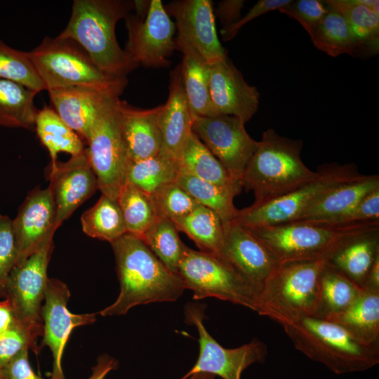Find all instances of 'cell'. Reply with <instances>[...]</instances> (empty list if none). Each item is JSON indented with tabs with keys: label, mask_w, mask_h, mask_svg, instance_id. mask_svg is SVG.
<instances>
[{
	"label": "cell",
	"mask_w": 379,
	"mask_h": 379,
	"mask_svg": "<svg viewBox=\"0 0 379 379\" xmlns=\"http://www.w3.org/2000/svg\"><path fill=\"white\" fill-rule=\"evenodd\" d=\"M120 292L101 316L123 315L139 305L173 302L183 293L180 278L170 272L142 239L126 233L111 244Z\"/></svg>",
	"instance_id": "1"
},
{
	"label": "cell",
	"mask_w": 379,
	"mask_h": 379,
	"mask_svg": "<svg viewBox=\"0 0 379 379\" xmlns=\"http://www.w3.org/2000/svg\"><path fill=\"white\" fill-rule=\"evenodd\" d=\"M134 8V1L122 0H74L65 29L58 35L78 43L103 72L120 77L138 65L117 41V22Z\"/></svg>",
	"instance_id": "2"
},
{
	"label": "cell",
	"mask_w": 379,
	"mask_h": 379,
	"mask_svg": "<svg viewBox=\"0 0 379 379\" xmlns=\"http://www.w3.org/2000/svg\"><path fill=\"white\" fill-rule=\"evenodd\" d=\"M247 229L282 263L329 259L350 241L379 231V220L345 224L294 221Z\"/></svg>",
	"instance_id": "3"
},
{
	"label": "cell",
	"mask_w": 379,
	"mask_h": 379,
	"mask_svg": "<svg viewBox=\"0 0 379 379\" xmlns=\"http://www.w3.org/2000/svg\"><path fill=\"white\" fill-rule=\"evenodd\" d=\"M302 146L301 140L281 136L274 129L262 133L241 178L242 187L253 192L252 206L283 197L316 175L301 159Z\"/></svg>",
	"instance_id": "4"
},
{
	"label": "cell",
	"mask_w": 379,
	"mask_h": 379,
	"mask_svg": "<svg viewBox=\"0 0 379 379\" xmlns=\"http://www.w3.org/2000/svg\"><path fill=\"white\" fill-rule=\"evenodd\" d=\"M283 328L296 350L337 375L364 371L379 363V345L361 343L333 321L307 316Z\"/></svg>",
	"instance_id": "5"
},
{
	"label": "cell",
	"mask_w": 379,
	"mask_h": 379,
	"mask_svg": "<svg viewBox=\"0 0 379 379\" xmlns=\"http://www.w3.org/2000/svg\"><path fill=\"white\" fill-rule=\"evenodd\" d=\"M29 55L46 91L79 86L119 98L128 84L127 77L101 70L86 51L70 39L46 36Z\"/></svg>",
	"instance_id": "6"
},
{
	"label": "cell",
	"mask_w": 379,
	"mask_h": 379,
	"mask_svg": "<svg viewBox=\"0 0 379 379\" xmlns=\"http://www.w3.org/2000/svg\"><path fill=\"white\" fill-rule=\"evenodd\" d=\"M328 260L279 263L258 295L257 312L282 326L314 316L320 276Z\"/></svg>",
	"instance_id": "7"
},
{
	"label": "cell",
	"mask_w": 379,
	"mask_h": 379,
	"mask_svg": "<svg viewBox=\"0 0 379 379\" xmlns=\"http://www.w3.org/2000/svg\"><path fill=\"white\" fill-rule=\"evenodd\" d=\"M363 176L354 163L324 164L317 168L311 180L298 189L268 203L238 210L234 220L246 228L295 221L333 190Z\"/></svg>",
	"instance_id": "8"
},
{
	"label": "cell",
	"mask_w": 379,
	"mask_h": 379,
	"mask_svg": "<svg viewBox=\"0 0 379 379\" xmlns=\"http://www.w3.org/2000/svg\"><path fill=\"white\" fill-rule=\"evenodd\" d=\"M178 276L195 300L215 298L257 312L258 295L249 283L221 255L186 248Z\"/></svg>",
	"instance_id": "9"
},
{
	"label": "cell",
	"mask_w": 379,
	"mask_h": 379,
	"mask_svg": "<svg viewBox=\"0 0 379 379\" xmlns=\"http://www.w3.org/2000/svg\"><path fill=\"white\" fill-rule=\"evenodd\" d=\"M135 13L125 18L128 40L125 51L138 66L161 67L176 49L175 23L161 0L133 1Z\"/></svg>",
	"instance_id": "10"
},
{
	"label": "cell",
	"mask_w": 379,
	"mask_h": 379,
	"mask_svg": "<svg viewBox=\"0 0 379 379\" xmlns=\"http://www.w3.org/2000/svg\"><path fill=\"white\" fill-rule=\"evenodd\" d=\"M53 239L16 265L5 285L4 297L11 307L14 319L36 339L43 335L41 303L48 278L47 268L53 248Z\"/></svg>",
	"instance_id": "11"
},
{
	"label": "cell",
	"mask_w": 379,
	"mask_h": 379,
	"mask_svg": "<svg viewBox=\"0 0 379 379\" xmlns=\"http://www.w3.org/2000/svg\"><path fill=\"white\" fill-rule=\"evenodd\" d=\"M117 99L113 100L98 118L85 148L98 190L102 194L116 200L126 183L130 163L120 127Z\"/></svg>",
	"instance_id": "12"
},
{
	"label": "cell",
	"mask_w": 379,
	"mask_h": 379,
	"mask_svg": "<svg viewBox=\"0 0 379 379\" xmlns=\"http://www.w3.org/2000/svg\"><path fill=\"white\" fill-rule=\"evenodd\" d=\"M192 131L232 178L241 184L245 168L258 144L247 133L245 123L230 115L195 116Z\"/></svg>",
	"instance_id": "13"
},
{
	"label": "cell",
	"mask_w": 379,
	"mask_h": 379,
	"mask_svg": "<svg viewBox=\"0 0 379 379\" xmlns=\"http://www.w3.org/2000/svg\"><path fill=\"white\" fill-rule=\"evenodd\" d=\"M186 319L196 326L199 333V354L194 366L185 375L206 373L222 379H241L243 371L249 366L262 362L267 353L265 344L253 340L237 348L221 346L207 331L203 323V311L190 305L185 311Z\"/></svg>",
	"instance_id": "14"
},
{
	"label": "cell",
	"mask_w": 379,
	"mask_h": 379,
	"mask_svg": "<svg viewBox=\"0 0 379 379\" xmlns=\"http://www.w3.org/2000/svg\"><path fill=\"white\" fill-rule=\"evenodd\" d=\"M70 291L60 280L48 278L44 304L41 307L43 340L40 346L49 347L53 356L51 379H65L62 368L65 347L72 330L78 326L91 324L96 314H73L67 309Z\"/></svg>",
	"instance_id": "15"
},
{
	"label": "cell",
	"mask_w": 379,
	"mask_h": 379,
	"mask_svg": "<svg viewBox=\"0 0 379 379\" xmlns=\"http://www.w3.org/2000/svg\"><path fill=\"white\" fill-rule=\"evenodd\" d=\"M223 226L220 255L249 283L258 295L279 263L247 228L234 220L223 223Z\"/></svg>",
	"instance_id": "16"
},
{
	"label": "cell",
	"mask_w": 379,
	"mask_h": 379,
	"mask_svg": "<svg viewBox=\"0 0 379 379\" xmlns=\"http://www.w3.org/2000/svg\"><path fill=\"white\" fill-rule=\"evenodd\" d=\"M209 95L212 115L234 116L245 124L256 113L260 103L256 87L245 81L227 56L211 65Z\"/></svg>",
	"instance_id": "17"
},
{
	"label": "cell",
	"mask_w": 379,
	"mask_h": 379,
	"mask_svg": "<svg viewBox=\"0 0 379 379\" xmlns=\"http://www.w3.org/2000/svg\"><path fill=\"white\" fill-rule=\"evenodd\" d=\"M49 187L56 208L58 229L73 212L98 189L96 176L85 150L65 162L51 163Z\"/></svg>",
	"instance_id": "18"
},
{
	"label": "cell",
	"mask_w": 379,
	"mask_h": 379,
	"mask_svg": "<svg viewBox=\"0 0 379 379\" xmlns=\"http://www.w3.org/2000/svg\"><path fill=\"white\" fill-rule=\"evenodd\" d=\"M164 8L175 20L177 36L192 46L210 65L227 56L218 38L211 1H174Z\"/></svg>",
	"instance_id": "19"
},
{
	"label": "cell",
	"mask_w": 379,
	"mask_h": 379,
	"mask_svg": "<svg viewBox=\"0 0 379 379\" xmlns=\"http://www.w3.org/2000/svg\"><path fill=\"white\" fill-rule=\"evenodd\" d=\"M55 220V204L49 187L28 194L13 220L19 253L17 265L53 238Z\"/></svg>",
	"instance_id": "20"
},
{
	"label": "cell",
	"mask_w": 379,
	"mask_h": 379,
	"mask_svg": "<svg viewBox=\"0 0 379 379\" xmlns=\"http://www.w3.org/2000/svg\"><path fill=\"white\" fill-rule=\"evenodd\" d=\"M116 105L129 161H137L157 155L161 147L159 116L162 105L140 109L118 98Z\"/></svg>",
	"instance_id": "21"
},
{
	"label": "cell",
	"mask_w": 379,
	"mask_h": 379,
	"mask_svg": "<svg viewBox=\"0 0 379 379\" xmlns=\"http://www.w3.org/2000/svg\"><path fill=\"white\" fill-rule=\"evenodd\" d=\"M48 92L55 111L86 142L102 112L116 99L79 86L54 88Z\"/></svg>",
	"instance_id": "22"
},
{
	"label": "cell",
	"mask_w": 379,
	"mask_h": 379,
	"mask_svg": "<svg viewBox=\"0 0 379 379\" xmlns=\"http://www.w3.org/2000/svg\"><path fill=\"white\" fill-rule=\"evenodd\" d=\"M193 117L185 92L180 64L170 74L169 94L159 116L160 154L178 161L192 132Z\"/></svg>",
	"instance_id": "23"
},
{
	"label": "cell",
	"mask_w": 379,
	"mask_h": 379,
	"mask_svg": "<svg viewBox=\"0 0 379 379\" xmlns=\"http://www.w3.org/2000/svg\"><path fill=\"white\" fill-rule=\"evenodd\" d=\"M175 45L182 54L180 64L182 83L192 117L211 116V65L192 46L178 36Z\"/></svg>",
	"instance_id": "24"
},
{
	"label": "cell",
	"mask_w": 379,
	"mask_h": 379,
	"mask_svg": "<svg viewBox=\"0 0 379 379\" xmlns=\"http://www.w3.org/2000/svg\"><path fill=\"white\" fill-rule=\"evenodd\" d=\"M378 188V174L364 175L362 178L341 185L329 192L295 221L333 223L367 194Z\"/></svg>",
	"instance_id": "25"
},
{
	"label": "cell",
	"mask_w": 379,
	"mask_h": 379,
	"mask_svg": "<svg viewBox=\"0 0 379 379\" xmlns=\"http://www.w3.org/2000/svg\"><path fill=\"white\" fill-rule=\"evenodd\" d=\"M180 170L219 186L233 194L242 190L218 159L192 132L188 136L178 158Z\"/></svg>",
	"instance_id": "26"
},
{
	"label": "cell",
	"mask_w": 379,
	"mask_h": 379,
	"mask_svg": "<svg viewBox=\"0 0 379 379\" xmlns=\"http://www.w3.org/2000/svg\"><path fill=\"white\" fill-rule=\"evenodd\" d=\"M324 2L345 17L358 52L371 53L378 49L379 1L328 0Z\"/></svg>",
	"instance_id": "27"
},
{
	"label": "cell",
	"mask_w": 379,
	"mask_h": 379,
	"mask_svg": "<svg viewBox=\"0 0 379 379\" xmlns=\"http://www.w3.org/2000/svg\"><path fill=\"white\" fill-rule=\"evenodd\" d=\"M329 320L340 324L364 345H379V291L363 289L350 306Z\"/></svg>",
	"instance_id": "28"
},
{
	"label": "cell",
	"mask_w": 379,
	"mask_h": 379,
	"mask_svg": "<svg viewBox=\"0 0 379 379\" xmlns=\"http://www.w3.org/2000/svg\"><path fill=\"white\" fill-rule=\"evenodd\" d=\"M362 290L328 260L320 276L314 316L327 319L332 318L350 306Z\"/></svg>",
	"instance_id": "29"
},
{
	"label": "cell",
	"mask_w": 379,
	"mask_h": 379,
	"mask_svg": "<svg viewBox=\"0 0 379 379\" xmlns=\"http://www.w3.org/2000/svg\"><path fill=\"white\" fill-rule=\"evenodd\" d=\"M379 254V231L359 237L338 250L328 262L362 288Z\"/></svg>",
	"instance_id": "30"
},
{
	"label": "cell",
	"mask_w": 379,
	"mask_h": 379,
	"mask_svg": "<svg viewBox=\"0 0 379 379\" xmlns=\"http://www.w3.org/2000/svg\"><path fill=\"white\" fill-rule=\"evenodd\" d=\"M34 128L40 141L49 152L51 163L57 161L60 152L75 156L85 150L82 138L51 107L44 106L37 111Z\"/></svg>",
	"instance_id": "31"
},
{
	"label": "cell",
	"mask_w": 379,
	"mask_h": 379,
	"mask_svg": "<svg viewBox=\"0 0 379 379\" xmlns=\"http://www.w3.org/2000/svg\"><path fill=\"white\" fill-rule=\"evenodd\" d=\"M36 92L0 78V127L34 128Z\"/></svg>",
	"instance_id": "32"
},
{
	"label": "cell",
	"mask_w": 379,
	"mask_h": 379,
	"mask_svg": "<svg viewBox=\"0 0 379 379\" xmlns=\"http://www.w3.org/2000/svg\"><path fill=\"white\" fill-rule=\"evenodd\" d=\"M178 232H184L200 251L220 255L224 237L223 222L212 210L199 205L188 215L173 221Z\"/></svg>",
	"instance_id": "33"
},
{
	"label": "cell",
	"mask_w": 379,
	"mask_h": 379,
	"mask_svg": "<svg viewBox=\"0 0 379 379\" xmlns=\"http://www.w3.org/2000/svg\"><path fill=\"white\" fill-rule=\"evenodd\" d=\"M117 201L126 232L142 238L161 216L151 194L126 182L120 189Z\"/></svg>",
	"instance_id": "34"
},
{
	"label": "cell",
	"mask_w": 379,
	"mask_h": 379,
	"mask_svg": "<svg viewBox=\"0 0 379 379\" xmlns=\"http://www.w3.org/2000/svg\"><path fill=\"white\" fill-rule=\"evenodd\" d=\"M81 224L83 232L88 237L110 244L126 233L117 200L104 194L81 215Z\"/></svg>",
	"instance_id": "35"
},
{
	"label": "cell",
	"mask_w": 379,
	"mask_h": 379,
	"mask_svg": "<svg viewBox=\"0 0 379 379\" xmlns=\"http://www.w3.org/2000/svg\"><path fill=\"white\" fill-rule=\"evenodd\" d=\"M326 5L327 13L311 37L314 46L332 57L359 53L343 15L335 8Z\"/></svg>",
	"instance_id": "36"
},
{
	"label": "cell",
	"mask_w": 379,
	"mask_h": 379,
	"mask_svg": "<svg viewBox=\"0 0 379 379\" xmlns=\"http://www.w3.org/2000/svg\"><path fill=\"white\" fill-rule=\"evenodd\" d=\"M178 160L159 153L137 161H130L126 182L152 194L160 187L175 182L180 173Z\"/></svg>",
	"instance_id": "37"
},
{
	"label": "cell",
	"mask_w": 379,
	"mask_h": 379,
	"mask_svg": "<svg viewBox=\"0 0 379 379\" xmlns=\"http://www.w3.org/2000/svg\"><path fill=\"white\" fill-rule=\"evenodd\" d=\"M176 182L200 205L217 213L223 223L235 218L239 209L232 192L182 170Z\"/></svg>",
	"instance_id": "38"
},
{
	"label": "cell",
	"mask_w": 379,
	"mask_h": 379,
	"mask_svg": "<svg viewBox=\"0 0 379 379\" xmlns=\"http://www.w3.org/2000/svg\"><path fill=\"white\" fill-rule=\"evenodd\" d=\"M149 248L172 273L178 270L186 248L173 221L160 216L141 238Z\"/></svg>",
	"instance_id": "39"
},
{
	"label": "cell",
	"mask_w": 379,
	"mask_h": 379,
	"mask_svg": "<svg viewBox=\"0 0 379 379\" xmlns=\"http://www.w3.org/2000/svg\"><path fill=\"white\" fill-rule=\"evenodd\" d=\"M0 78L20 84L37 93L45 90L29 52L15 49L1 39Z\"/></svg>",
	"instance_id": "40"
},
{
	"label": "cell",
	"mask_w": 379,
	"mask_h": 379,
	"mask_svg": "<svg viewBox=\"0 0 379 379\" xmlns=\"http://www.w3.org/2000/svg\"><path fill=\"white\" fill-rule=\"evenodd\" d=\"M151 196L159 215L172 221L188 215L200 205L176 181L160 187Z\"/></svg>",
	"instance_id": "41"
},
{
	"label": "cell",
	"mask_w": 379,
	"mask_h": 379,
	"mask_svg": "<svg viewBox=\"0 0 379 379\" xmlns=\"http://www.w3.org/2000/svg\"><path fill=\"white\" fill-rule=\"evenodd\" d=\"M39 347L37 339L14 319L9 328L0 334V369L20 351L27 349L38 354Z\"/></svg>",
	"instance_id": "42"
},
{
	"label": "cell",
	"mask_w": 379,
	"mask_h": 379,
	"mask_svg": "<svg viewBox=\"0 0 379 379\" xmlns=\"http://www.w3.org/2000/svg\"><path fill=\"white\" fill-rule=\"evenodd\" d=\"M328 11L324 1H290L279 9L281 13L295 19L307 31L310 38L324 19Z\"/></svg>",
	"instance_id": "43"
},
{
	"label": "cell",
	"mask_w": 379,
	"mask_h": 379,
	"mask_svg": "<svg viewBox=\"0 0 379 379\" xmlns=\"http://www.w3.org/2000/svg\"><path fill=\"white\" fill-rule=\"evenodd\" d=\"M18 257L13 220L8 216L0 214V296H4L7 278L17 265Z\"/></svg>",
	"instance_id": "44"
},
{
	"label": "cell",
	"mask_w": 379,
	"mask_h": 379,
	"mask_svg": "<svg viewBox=\"0 0 379 379\" xmlns=\"http://www.w3.org/2000/svg\"><path fill=\"white\" fill-rule=\"evenodd\" d=\"M379 220V188L364 197L352 208L333 224L354 223Z\"/></svg>",
	"instance_id": "45"
},
{
	"label": "cell",
	"mask_w": 379,
	"mask_h": 379,
	"mask_svg": "<svg viewBox=\"0 0 379 379\" xmlns=\"http://www.w3.org/2000/svg\"><path fill=\"white\" fill-rule=\"evenodd\" d=\"M291 0H260L242 18L232 25L226 31L221 33L224 41H229L233 39L239 30L247 22L274 10H279L286 5Z\"/></svg>",
	"instance_id": "46"
},
{
	"label": "cell",
	"mask_w": 379,
	"mask_h": 379,
	"mask_svg": "<svg viewBox=\"0 0 379 379\" xmlns=\"http://www.w3.org/2000/svg\"><path fill=\"white\" fill-rule=\"evenodd\" d=\"M28 350L15 355L0 369L4 379H44L36 374L28 361Z\"/></svg>",
	"instance_id": "47"
},
{
	"label": "cell",
	"mask_w": 379,
	"mask_h": 379,
	"mask_svg": "<svg viewBox=\"0 0 379 379\" xmlns=\"http://www.w3.org/2000/svg\"><path fill=\"white\" fill-rule=\"evenodd\" d=\"M244 4L242 0H224L218 4L216 14L222 25L221 33L240 19Z\"/></svg>",
	"instance_id": "48"
},
{
	"label": "cell",
	"mask_w": 379,
	"mask_h": 379,
	"mask_svg": "<svg viewBox=\"0 0 379 379\" xmlns=\"http://www.w3.org/2000/svg\"><path fill=\"white\" fill-rule=\"evenodd\" d=\"M118 361L108 354H102L97 359L92 368V373L88 379H104L112 370L117 369Z\"/></svg>",
	"instance_id": "49"
},
{
	"label": "cell",
	"mask_w": 379,
	"mask_h": 379,
	"mask_svg": "<svg viewBox=\"0 0 379 379\" xmlns=\"http://www.w3.org/2000/svg\"><path fill=\"white\" fill-rule=\"evenodd\" d=\"M362 288L368 291H379V254L372 265Z\"/></svg>",
	"instance_id": "50"
},
{
	"label": "cell",
	"mask_w": 379,
	"mask_h": 379,
	"mask_svg": "<svg viewBox=\"0 0 379 379\" xmlns=\"http://www.w3.org/2000/svg\"><path fill=\"white\" fill-rule=\"evenodd\" d=\"M14 321L11 307L7 300L0 302V334L6 331Z\"/></svg>",
	"instance_id": "51"
},
{
	"label": "cell",
	"mask_w": 379,
	"mask_h": 379,
	"mask_svg": "<svg viewBox=\"0 0 379 379\" xmlns=\"http://www.w3.org/2000/svg\"><path fill=\"white\" fill-rule=\"evenodd\" d=\"M215 376L212 374L206 373H198L192 374L187 378L182 377L181 379H215Z\"/></svg>",
	"instance_id": "52"
},
{
	"label": "cell",
	"mask_w": 379,
	"mask_h": 379,
	"mask_svg": "<svg viewBox=\"0 0 379 379\" xmlns=\"http://www.w3.org/2000/svg\"><path fill=\"white\" fill-rule=\"evenodd\" d=\"M0 379H4V378L3 377V375L1 373V371H0Z\"/></svg>",
	"instance_id": "53"
}]
</instances>
